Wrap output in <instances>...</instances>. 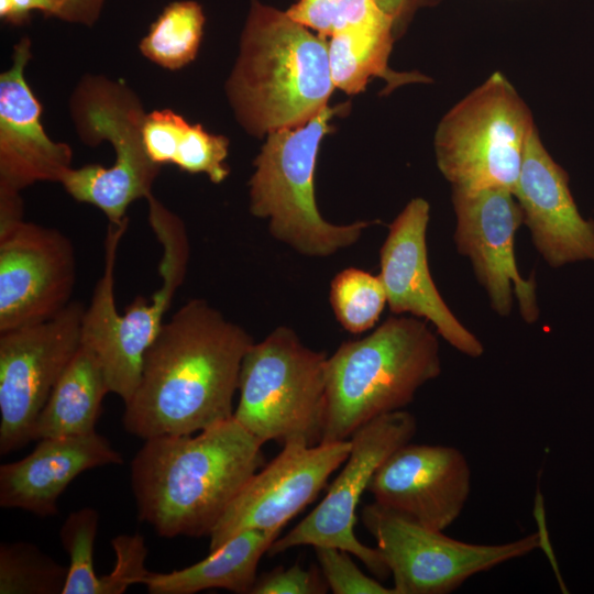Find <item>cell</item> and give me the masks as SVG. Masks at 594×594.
Here are the masks:
<instances>
[{"label":"cell","mask_w":594,"mask_h":594,"mask_svg":"<svg viewBox=\"0 0 594 594\" xmlns=\"http://www.w3.org/2000/svg\"><path fill=\"white\" fill-rule=\"evenodd\" d=\"M70 109L80 140L91 146L108 141L116 158L110 167H72L61 185L75 200L101 210L110 223H120L133 201L153 194L162 168L145 151L142 129L146 112L125 84L102 76L82 79Z\"/></svg>","instance_id":"cell-8"},{"label":"cell","mask_w":594,"mask_h":594,"mask_svg":"<svg viewBox=\"0 0 594 594\" xmlns=\"http://www.w3.org/2000/svg\"><path fill=\"white\" fill-rule=\"evenodd\" d=\"M429 212L424 198H414L389 226L380 251L378 274L387 305L394 315L410 314L432 323L454 349L479 358L483 344L457 319L431 277L426 243Z\"/></svg>","instance_id":"cell-17"},{"label":"cell","mask_w":594,"mask_h":594,"mask_svg":"<svg viewBox=\"0 0 594 594\" xmlns=\"http://www.w3.org/2000/svg\"><path fill=\"white\" fill-rule=\"evenodd\" d=\"M263 444L233 417L196 436L146 439L131 462L139 520L164 538L209 537L265 464Z\"/></svg>","instance_id":"cell-2"},{"label":"cell","mask_w":594,"mask_h":594,"mask_svg":"<svg viewBox=\"0 0 594 594\" xmlns=\"http://www.w3.org/2000/svg\"><path fill=\"white\" fill-rule=\"evenodd\" d=\"M471 490V470L454 447L406 443L373 474L374 502L443 531L462 513Z\"/></svg>","instance_id":"cell-16"},{"label":"cell","mask_w":594,"mask_h":594,"mask_svg":"<svg viewBox=\"0 0 594 594\" xmlns=\"http://www.w3.org/2000/svg\"><path fill=\"white\" fill-rule=\"evenodd\" d=\"M326 352L279 326L253 342L241 364L233 418L263 443L321 442L326 417Z\"/></svg>","instance_id":"cell-7"},{"label":"cell","mask_w":594,"mask_h":594,"mask_svg":"<svg viewBox=\"0 0 594 594\" xmlns=\"http://www.w3.org/2000/svg\"><path fill=\"white\" fill-rule=\"evenodd\" d=\"M34 10L54 15L55 6L53 0H0V16L13 24L23 23Z\"/></svg>","instance_id":"cell-36"},{"label":"cell","mask_w":594,"mask_h":594,"mask_svg":"<svg viewBox=\"0 0 594 594\" xmlns=\"http://www.w3.org/2000/svg\"><path fill=\"white\" fill-rule=\"evenodd\" d=\"M452 202L455 246L471 261L491 307L499 316H508L515 294L522 319L535 322L539 316L537 285L534 278L519 274L515 258V234L524 223V213L513 191L453 189Z\"/></svg>","instance_id":"cell-14"},{"label":"cell","mask_w":594,"mask_h":594,"mask_svg":"<svg viewBox=\"0 0 594 594\" xmlns=\"http://www.w3.org/2000/svg\"><path fill=\"white\" fill-rule=\"evenodd\" d=\"M513 194L536 249L550 266L594 263V220L579 212L568 173L550 156L537 129L528 139Z\"/></svg>","instance_id":"cell-19"},{"label":"cell","mask_w":594,"mask_h":594,"mask_svg":"<svg viewBox=\"0 0 594 594\" xmlns=\"http://www.w3.org/2000/svg\"><path fill=\"white\" fill-rule=\"evenodd\" d=\"M54 16L75 24L92 25L102 11L106 0H53Z\"/></svg>","instance_id":"cell-34"},{"label":"cell","mask_w":594,"mask_h":594,"mask_svg":"<svg viewBox=\"0 0 594 594\" xmlns=\"http://www.w3.org/2000/svg\"><path fill=\"white\" fill-rule=\"evenodd\" d=\"M205 24L201 6L191 0L167 4L140 42L142 55L162 68L180 69L197 55Z\"/></svg>","instance_id":"cell-24"},{"label":"cell","mask_w":594,"mask_h":594,"mask_svg":"<svg viewBox=\"0 0 594 594\" xmlns=\"http://www.w3.org/2000/svg\"><path fill=\"white\" fill-rule=\"evenodd\" d=\"M122 462L121 453L96 431L40 439L29 455L0 466V505L55 515L59 496L80 473Z\"/></svg>","instance_id":"cell-20"},{"label":"cell","mask_w":594,"mask_h":594,"mask_svg":"<svg viewBox=\"0 0 594 594\" xmlns=\"http://www.w3.org/2000/svg\"><path fill=\"white\" fill-rule=\"evenodd\" d=\"M320 572L334 594H396L378 580L364 574L351 553L336 547H314Z\"/></svg>","instance_id":"cell-30"},{"label":"cell","mask_w":594,"mask_h":594,"mask_svg":"<svg viewBox=\"0 0 594 594\" xmlns=\"http://www.w3.org/2000/svg\"><path fill=\"white\" fill-rule=\"evenodd\" d=\"M417 431L414 415L402 409L378 416L350 438L351 451L323 499L285 536L278 537L267 554L274 557L300 546L336 547L356 557L371 573L386 579L391 572L378 548L362 543L354 534L355 510L378 466Z\"/></svg>","instance_id":"cell-11"},{"label":"cell","mask_w":594,"mask_h":594,"mask_svg":"<svg viewBox=\"0 0 594 594\" xmlns=\"http://www.w3.org/2000/svg\"><path fill=\"white\" fill-rule=\"evenodd\" d=\"M229 141L211 134L200 124H188L177 147L173 164L190 174H205L215 184L229 175L226 164Z\"/></svg>","instance_id":"cell-29"},{"label":"cell","mask_w":594,"mask_h":594,"mask_svg":"<svg viewBox=\"0 0 594 594\" xmlns=\"http://www.w3.org/2000/svg\"><path fill=\"white\" fill-rule=\"evenodd\" d=\"M108 393L100 363L80 344L36 420L33 440L95 432Z\"/></svg>","instance_id":"cell-22"},{"label":"cell","mask_w":594,"mask_h":594,"mask_svg":"<svg viewBox=\"0 0 594 594\" xmlns=\"http://www.w3.org/2000/svg\"><path fill=\"white\" fill-rule=\"evenodd\" d=\"M146 200L148 222L162 246L161 286L151 299L138 296L124 308V314L118 312L114 265L129 218L120 223L109 222L103 273L94 288L89 306L85 307L81 322V344L100 363L109 392L121 397L124 404L138 387L145 352L160 332L164 315L185 279L190 256L183 220L153 194Z\"/></svg>","instance_id":"cell-5"},{"label":"cell","mask_w":594,"mask_h":594,"mask_svg":"<svg viewBox=\"0 0 594 594\" xmlns=\"http://www.w3.org/2000/svg\"><path fill=\"white\" fill-rule=\"evenodd\" d=\"M189 123L170 109L153 110L143 122L146 154L155 164H173L179 141Z\"/></svg>","instance_id":"cell-32"},{"label":"cell","mask_w":594,"mask_h":594,"mask_svg":"<svg viewBox=\"0 0 594 594\" xmlns=\"http://www.w3.org/2000/svg\"><path fill=\"white\" fill-rule=\"evenodd\" d=\"M329 299L338 322L354 334L372 329L387 304L380 276L356 267L333 277Z\"/></svg>","instance_id":"cell-25"},{"label":"cell","mask_w":594,"mask_h":594,"mask_svg":"<svg viewBox=\"0 0 594 594\" xmlns=\"http://www.w3.org/2000/svg\"><path fill=\"white\" fill-rule=\"evenodd\" d=\"M535 129L526 102L496 72L439 122L435 135L438 168L453 189L514 193Z\"/></svg>","instance_id":"cell-9"},{"label":"cell","mask_w":594,"mask_h":594,"mask_svg":"<svg viewBox=\"0 0 594 594\" xmlns=\"http://www.w3.org/2000/svg\"><path fill=\"white\" fill-rule=\"evenodd\" d=\"M436 334L417 317L395 315L327 361L321 442L348 440L372 419L404 409L441 373Z\"/></svg>","instance_id":"cell-4"},{"label":"cell","mask_w":594,"mask_h":594,"mask_svg":"<svg viewBox=\"0 0 594 594\" xmlns=\"http://www.w3.org/2000/svg\"><path fill=\"white\" fill-rule=\"evenodd\" d=\"M394 580L396 594H447L469 578L524 557L540 534L501 544H477L446 536L375 502L361 513Z\"/></svg>","instance_id":"cell-10"},{"label":"cell","mask_w":594,"mask_h":594,"mask_svg":"<svg viewBox=\"0 0 594 594\" xmlns=\"http://www.w3.org/2000/svg\"><path fill=\"white\" fill-rule=\"evenodd\" d=\"M85 306L72 301L55 317L0 332V453L33 440L36 420L81 344Z\"/></svg>","instance_id":"cell-12"},{"label":"cell","mask_w":594,"mask_h":594,"mask_svg":"<svg viewBox=\"0 0 594 594\" xmlns=\"http://www.w3.org/2000/svg\"><path fill=\"white\" fill-rule=\"evenodd\" d=\"M328 43L287 12L252 0L227 95L243 128L263 135L306 123L328 100Z\"/></svg>","instance_id":"cell-3"},{"label":"cell","mask_w":594,"mask_h":594,"mask_svg":"<svg viewBox=\"0 0 594 594\" xmlns=\"http://www.w3.org/2000/svg\"><path fill=\"white\" fill-rule=\"evenodd\" d=\"M26 36L14 45L10 67L0 74V190L21 194L40 183L62 182L73 167L67 143L52 140L41 122L42 107L25 78L32 57Z\"/></svg>","instance_id":"cell-18"},{"label":"cell","mask_w":594,"mask_h":594,"mask_svg":"<svg viewBox=\"0 0 594 594\" xmlns=\"http://www.w3.org/2000/svg\"><path fill=\"white\" fill-rule=\"evenodd\" d=\"M99 515L84 507L68 515L59 530L69 566L62 594H101V580L94 569V544Z\"/></svg>","instance_id":"cell-27"},{"label":"cell","mask_w":594,"mask_h":594,"mask_svg":"<svg viewBox=\"0 0 594 594\" xmlns=\"http://www.w3.org/2000/svg\"><path fill=\"white\" fill-rule=\"evenodd\" d=\"M287 14L323 38L349 29L393 23L375 0H299Z\"/></svg>","instance_id":"cell-28"},{"label":"cell","mask_w":594,"mask_h":594,"mask_svg":"<svg viewBox=\"0 0 594 594\" xmlns=\"http://www.w3.org/2000/svg\"><path fill=\"white\" fill-rule=\"evenodd\" d=\"M67 572L34 544L0 546L1 594H62Z\"/></svg>","instance_id":"cell-26"},{"label":"cell","mask_w":594,"mask_h":594,"mask_svg":"<svg viewBox=\"0 0 594 594\" xmlns=\"http://www.w3.org/2000/svg\"><path fill=\"white\" fill-rule=\"evenodd\" d=\"M329 590L317 568L304 569L295 563L277 566L256 578L250 594H324Z\"/></svg>","instance_id":"cell-33"},{"label":"cell","mask_w":594,"mask_h":594,"mask_svg":"<svg viewBox=\"0 0 594 594\" xmlns=\"http://www.w3.org/2000/svg\"><path fill=\"white\" fill-rule=\"evenodd\" d=\"M116 552L113 570L100 576L101 594H122L133 584H141L147 573V548L140 534L119 535L111 540Z\"/></svg>","instance_id":"cell-31"},{"label":"cell","mask_w":594,"mask_h":594,"mask_svg":"<svg viewBox=\"0 0 594 594\" xmlns=\"http://www.w3.org/2000/svg\"><path fill=\"white\" fill-rule=\"evenodd\" d=\"M395 41L391 21L349 29L330 36L329 65L334 87L349 95L363 91L373 77H382L387 91L411 81H429L420 74L396 73L388 68Z\"/></svg>","instance_id":"cell-23"},{"label":"cell","mask_w":594,"mask_h":594,"mask_svg":"<svg viewBox=\"0 0 594 594\" xmlns=\"http://www.w3.org/2000/svg\"><path fill=\"white\" fill-rule=\"evenodd\" d=\"M254 340L207 300L194 298L164 322L124 404L127 432L144 440L194 435L233 417L241 364Z\"/></svg>","instance_id":"cell-1"},{"label":"cell","mask_w":594,"mask_h":594,"mask_svg":"<svg viewBox=\"0 0 594 594\" xmlns=\"http://www.w3.org/2000/svg\"><path fill=\"white\" fill-rule=\"evenodd\" d=\"M439 0H375L378 8L391 18L395 38L398 37L421 7L437 3Z\"/></svg>","instance_id":"cell-35"},{"label":"cell","mask_w":594,"mask_h":594,"mask_svg":"<svg viewBox=\"0 0 594 594\" xmlns=\"http://www.w3.org/2000/svg\"><path fill=\"white\" fill-rule=\"evenodd\" d=\"M350 451V439L316 446L298 442L283 446L229 505L209 536V552L248 529L280 531L316 499Z\"/></svg>","instance_id":"cell-15"},{"label":"cell","mask_w":594,"mask_h":594,"mask_svg":"<svg viewBox=\"0 0 594 594\" xmlns=\"http://www.w3.org/2000/svg\"><path fill=\"white\" fill-rule=\"evenodd\" d=\"M76 277L74 245L59 230L24 219L0 228V332L55 317Z\"/></svg>","instance_id":"cell-13"},{"label":"cell","mask_w":594,"mask_h":594,"mask_svg":"<svg viewBox=\"0 0 594 594\" xmlns=\"http://www.w3.org/2000/svg\"><path fill=\"white\" fill-rule=\"evenodd\" d=\"M348 103L326 106L306 123L268 133L254 161L250 179V211L268 220L278 241L298 253L324 257L358 242L374 221L334 224L319 212L315 196V168L320 143L332 131L333 116Z\"/></svg>","instance_id":"cell-6"},{"label":"cell","mask_w":594,"mask_h":594,"mask_svg":"<svg viewBox=\"0 0 594 594\" xmlns=\"http://www.w3.org/2000/svg\"><path fill=\"white\" fill-rule=\"evenodd\" d=\"M279 534L244 530L187 568L167 573L147 571L141 584L151 594H194L210 588L250 593L257 578L258 562Z\"/></svg>","instance_id":"cell-21"}]
</instances>
